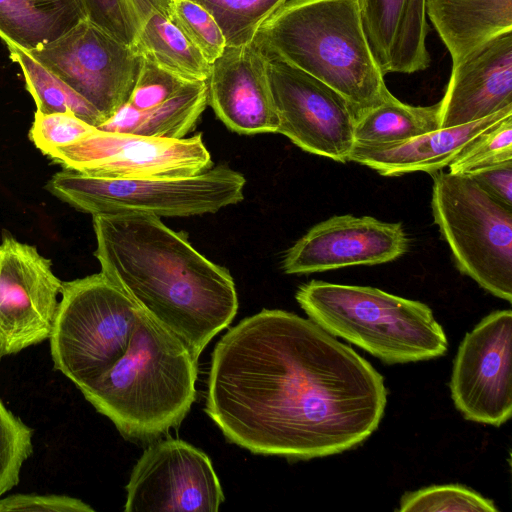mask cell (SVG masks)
Masks as SVG:
<instances>
[{
  "label": "cell",
  "mask_w": 512,
  "mask_h": 512,
  "mask_svg": "<svg viewBox=\"0 0 512 512\" xmlns=\"http://www.w3.org/2000/svg\"><path fill=\"white\" fill-rule=\"evenodd\" d=\"M383 376L311 319L263 309L211 357L205 412L254 454L309 460L355 448L385 412Z\"/></svg>",
  "instance_id": "6da1fadb"
},
{
  "label": "cell",
  "mask_w": 512,
  "mask_h": 512,
  "mask_svg": "<svg viewBox=\"0 0 512 512\" xmlns=\"http://www.w3.org/2000/svg\"><path fill=\"white\" fill-rule=\"evenodd\" d=\"M101 272L198 360L238 310L229 271L149 214L92 215Z\"/></svg>",
  "instance_id": "7a4b0ae2"
},
{
  "label": "cell",
  "mask_w": 512,
  "mask_h": 512,
  "mask_svg": "<svg viewBox=\"0 0 512 512\" xmlns=\"http://www.w3.org/2000/svg\"><path fill=\"white\" fill-rule=\"evenodd\" d=\"M253 42L264 55L337 91L357 116L392 95L368 44L358 0H287Z\"/></svg>",
  "instance_id": "3957f363"
},
{
  "label": "cell",
  "mask_w": 512,
  "mask_h": 512,
  "mask_svg": "<svg viewBox=\"0 0 512 512\" xmlns=\"http://www.w3.org/2000/svg\"><path fill=\"white\" fill-rule=\"evenodd\" d=\"M197 376L198 360L141 310L125 354L80 391L123 437L147 441L181 424L195 400Z\"/></svg>",
  "instance_id": "277c9868"
},
{
  "label": "cell",
  "mask_w": 512,
  "mask_h": 512,
  "mask_svg": "<svg viewBox=\"0 0 512 512\" xmlns=\"http://www.w3.org/2000/svg\"><path fill=\"white\" fill-rule=\"evenodd\" d=\"M295 298L309 319L334 337L388 364L443 356L448 341L426 304L370 286L312 280Z\"/></svg>",
  "instance_id": "5b68a950"
},
{
  "label": "cell",
  "mask_w": 512,
  "mask_h": 512,
  "mask_svg": "<svg viewBox=\"0 0 512 512\" xmlns=\"http://www.w3.org/2000/svg\"><path fill=\"white\" fill-rule=\"evenodd\" d=\"M60 294L50 336L52 360L80 390L125 354L141 309L102 272L62 282Z\"/></svg>",
  "instance_id": "8992f818"
},
{
  "label": "cell",
  "mask_w": 512,
  "mask_h": 512,
  "mask_svg": "<svg viewBox=\"0 0 512 512\" xmlns=\"http://www.w3.org/2000/svg\"><path fill=\"white\" fill-rule=\"evenodd\" d=\"M246 180L226 166L177 178H103L64 170L52 176L48 190L92 215L149 214L186 217L215 213L244 198Z\"/></svg>",
  "instance_id": "52a82bcc"
},
{
  "label": "cell",
  "mask_w": 512,
  "mask_h": 512,
  "mask_svg": "<svg viewBox=\"0 0 512 512\" xmlns=\"http://www.w3.org/2000/svg\"><path fill=\"white\" fill-rule=\"evenodd\" d=\"M433 176L435 224L458 270L492 295L512 300V207L470 176L441 170Z\"/></svg>",
  "instance_id": "ba28073f"
},
{
  "label": "cell",
  "mask_w": 512,
  "mask_h": 512,
  "mask_svg": "<svg viewBox=\"0 0 512 512\" xmlns=\"http://www.w3.org/2000/svg\"><path fill=\"white\" fill-rule=\"evenodd\" d=\"M110 118L128 102L143 56L86 18L57 39L28 52Z\"/></svg>",
  "instance_id": "9c48e42d"
},
{
  "label": "cell",
  "mask_w": 512,
  "mask_h": 512,
  "mask_svg": "<svg viewBox=\"0 0 512 512\" xmlns=\"http://www.w3.org/2000/svg\"><path fill=\"white\" fill-rule=\"evenodd\" d=\"M47 156L66 170L103 178H177L212 168L201 134L169 139L96 128Z\"/></svg>",
  "instance_id": "30bf717a"
},
{
  "label": "cell",
  "mask_w": 512,
  "mask_h": 512,
  "mask_svg": "<svg viewBox=\"0 0 512 512\" xmlns=\"http://www.w3.org/2000/svg\"><path fill=\"white\" fill-rule=\"evenodd\" d=\"M279 117L277 133L302 150L349 162L357 115L337 91L306 72L264 55Z\"/></svg>",
  "instance_id": "8fae6325"
},
{
  "label": "cell",
  "mask_w": 512,
  "mask_h": 512,
  "mask_svg": "<svg viewBox=\"0 0 512 512\" xmlns=\"http://www.w3.org/2000/svg\"><path fill=\"white\" fill-rule=\"evenodd\" d=\"M512 312L494 311L462 340L451 396L465 419L500 426L512 415Z\"/></svg>",
  "instance_id": "7c38bea8"
},
{
  "label": "cell",
  "mask_w": 512,
  "mask_h": 512,
  "mask_svg": "<svg viewBox=\"0 0 512 512\" xmlns=\"http://www.w3.org/2000/svg\"><path fill=\"white\" fill-rule=\"evenodd\" d=\"M126 490V512H216L224 501L207 454L174 438L155 442L143 452Z\"/></svg>",
  "instance_id": "4fadbf2b"
},
{
  "label": "cell",
  "mask_w": 512,
  "mask_h": 512,
  "mask_svg": "<svg viewBox=\"0 0 512 512\" xmlns=\"http://www.w3.org/2000/svg\"><path fill=\"white\" fill-rule=\"evenodd\" d=\"M62 282L33 245L5 235L0 243V354L50 338Z\"/></svg>",
  "instance_id": "5bb4252c"
},
{
  "label": "cell",
  "mask_w": 512,
  "mask_h": 512,
  "mask_svg": "<svg viewBox=\"0 0 512 512\" xmlns=\"http://www.w3.org/2000/svg\"><path fill=\"white\" fill-rule=\"evenodd\" d=\"M401 223L371 216H333L313 226L282 260L286 274H309L394 261L408 249Z\"/></svg>",
  "instance_id": "9a60e30c"
},
{
  "label": "cell",
  "mask_w": 512,
  "mask_h": 512,
  "mask_svg": "<svg viewBox=\"0 0 512 512\" xmlns=\"http://www.w3.org/2000/svg\"><path fill=\"white\" fill-rule=\"evenodd\" d=\"M207 86L208 104L227 128L245 135L277 133L266 58L253 41L226 46L211 63Z\"/></svg>",
  "instance_id": "2e32d148"
},
{
  "label": "cell",
  "mask_w": 512,
  "mask_h": 512,
  "mask_svg": "<svg viewBox=\"0 0 512 512\" xmlns=\"http://www.w3.org/2000/svg\"><path fill=\"white\" fill-rule=\"evenodd\" d=\"M439 103V128L465 125L512 107V32L452 66Z\"/></svg>",
  "instance_id": "e0dca14e"
},
{
  "label": "cell",
  "mask_w": 512,
  "mask_h": 512,
  "mask_svg": "<svg viewBox=\"0 0 512 512\" xmlns=\"http://www.w3.org/2000/svg\"><path fill=\"white\" fill-rule=\"evenodd\" d=\"M358 3L368 44L384 75L411 74L430 66L425 0H358Z\"/></svg>",
  "instance_id": "ac0fdd59"
},
{
  "label": "cell",
  "mask_w": 512,
  "mask_h": 512,
  "mask_svg": "<svg viewBox=\"0 0 512 512\" xmlns=\"http://www.w3.org/2000/svg\"><path fill=\"white\" fill-rule=\"evenodd\" d=\"M510 115L512 107L465 125L440 128L400 142L355 143L349 161L383 176L434 173L448 166L477 136Z\"/></svg>",
  "instance_id": "d6986e66"
},
{
  "label": "cell",
  "mask_w": 512,
  "mask_h": 512,
  "mask_svg": "<svg viewBox=\"0 0 512 512\" xmlns=\"http://www.w3.org/2000/svg\"><path fill=\"white\" fill-rule=\"evenodd\" d=\"M425 12L450 53L452 66L512 32V0H425Z\"/></svg>",
  "instance_id": "ffe728a7"
},
{
  "label": "cell",
  "mask_w": 512,
  "mask_h": 512,
  "mask_svg": "<svg viewBox=\"0 0 512 512\" xmlns=\"http://www.w3.org/2000/svg\"><path fill=\"white\" fill-rule=\"evenodd\" d=\"M208 105L206 82H192L172 98L148 109L122 105L98 129L148 137L180 139L196 125Z\"/></svg>",
  "instance_id": "44dd1931"
},
{
  "label": "cell",
  "mask_w": 512,
  "mask_h": 512,
  "mask_svg": "<svg viewBox=\"0 0 512 512\" xmlns=\"http://www.w3.org/2000/svg\"><path fill=\"white\" fill-rule=\"evenodd\" d=\"M82 19L79 0H0V38L26 52L57 39Z\"/></svg>",
  "instance_id": "7402d4cb"
},
{
  "label": "cell",
  "mask_w": 512,
  "mask_h": 512,
  "mask_svg": "<svg viewBox=\"0 0 512 512\" xmlns=\"http://www.w3.org/2000/svg\"><path fill=\"white\" fill-rule=\"evenodd\" d=\"M134 47L144 59L188 81L206 82L209 78L211 64L165 12L154 11L147 18Z\"/></svg>",
  "instance_id": "603a6c76"
},
{
  "label": "cell",
  "mask_w": 512,
  "mask_h": 512,
  "mask_svg": "<svg viewBox=\"0 0 512 512\" xmlns=\"http://www.w3.org/2000/svg\"><path fill=\"white\" fill-rule=\"evenodd\" d=\"M439 128V103L413 106L393 94L379 105L359 114L355 143L382 144L407 140Z\"/></svg>",
  "instance_id": "cb8c5ba5"
},
{
  "label": "cell",
  "mask_w": 512,
  "mask_h": 512,
  "mask_svg": "<svg viewBox=\"0 0 512 512\" xmlns=\"http://www.w3.org/2000/svg\"><path fill=\"white\" fill-rule=\"evenodd\" d=\"M10 58L19 65L26 88L33 97L37 112L43 114L70 112L87 123L99 127L104 116L86 99L63 82L28 52L6 45Z\"/></svg>",
  "instance_id": "d4e9b609"
},
{
  "label": "cell",
  "mask_w": 512,
  "mask_h": 512,
  "mask_svg": "<svg viewBox=\"0 0 512 512\" xmlns=\"http://www.w3.org/2000/svg\"><path fill=\"white\" fill-rule=\"evenodd\" d=\"M85 18L127 45L154 11L167 13L168 0H79Z\"/></svg>",
  "instance_id": "484cf974"
},
{
  "label": "cell",
  "mask_w": 512,
  "mask_h": 512,
  "mask_svg": "<svg viewBox=\"0 0 512 512\" xmlns=\"http://www.w3.org/2000/svg\"><path fill=\"white\" fill-rule=\"evenodd\" d=\"M214 17L227 46L253 41L260 26L287 0H193Z\"/></svg>",
  "instance_id": "4316f807"
},
{
  "label": "cell",
  "mask_w": 512,
  "mask_h": 512,
  "mask_svg": "<svg viewBox=\"0 0 512 512\" xmlns=\"http://www.w3.org/2000/svg\"><path fill=\"white\" fill-rule=\"evenodd\" d=\"M167 14L210 64L227 46L214 17L197 2L168 0Z\"/></svg>",
  "instance_id": "83f0119b"
},
{
  "label": "cell",
  "mask_w": 512,
  "mask_h": 512,
  "mask_svg": "<svg viewBox=\"0 0 512 512\" xmlns=\"http://www.w3.org/2000/svg\"><path fill=\"white\" fill-rule=\"evenodd\" d=\"M512 161V115L496 123L467 145L448 165L453 174Z\"/></svg>",
  "instance_id": "f1b7e54d"
},
{
  "label": "cell",
  "mask_w": 512,
  "mask_h": 512,
  "mask_svg": "<svg viewBox=\"0 0 512 512\" xmlns=\"http://www.w3.org/2000/svg\"><path fill=\"white\" fill-rule=\"evenodd\" d=\"M399 511H484L495 512L493 501L461 485H435L408 492L400 500Z\"/></svg>",
  "instance_id": "f546056e"
},
{
  "label": "cell",
  "mask_w": 512,
  "mask_h": 512,
  "mask_svg": "<svg viewBox=\"0 0 512 512\" xmlns=\"http://www.w3.org/2000/svg\"><path fill=\"white\" fill-rule=\"evenodd\" d=\"M33 431L0 400V496L19 482L23 463L33 452Z\"/></svg>",
  "instance_id": "4dcf8cb0"
},
{
  "label": "cell",
  "mask_w": 512,
  "mask_h": 512,
  "mask_svg": "<svg viewBox=\"0 0 512 512\" xmlns=\"http://www.w3.org/2000/svg\"><path fill=\"white\" fill-rule=\"evenodd\" d=\"M96 128L70 112L43 114L36 111L29 136L47 155L56 148L76 143Z\"/></svg>",
  "instance_id": "1f68e13d"
},
{
  "label": "cell",
  "mask_w": 512,
  "mask_h": 512,
  "mask_svg": "<svg viewBox=\"0 0 512 512\" xmlns=\"http://www.w3.org/2000/svg\"><path fill=\"white\" fill-rule=\"evenodd\" d=\"M190 83L192 82L143 59L127 103L140 110L152 108L172 98Z\"/></svg>",
  "instance_id": "d6a6232c"
},
{
  "label": "cell",
  "mask_w": 512,
  "mask_h": 512,
  "mask_svg": "<svg viewBox=\"0 0 512 512\" xmlns=\"http://www.w3.org/2000/svg\"><path fill=\"white\" fill-rule=\"evenodd\" d=\"M92 512L94 509L85 502L61 495L17 494L0 498V512Z\"/></svg>",
  "instance_id": "836d02e7"
},
{
  "label": "cell",
  "mask_w": 512,
  "mask_h": 512,
  "mask_svg": "<svg viewBox=\"0 0 512 512\" xmlns=\"http://www.w3.org/2000/svg\"><path fill=\"white\" fill-rule=\"evenodd\" d=\"M467 175L495 199L512 207V161L485 167Z\"/></svg>",
  "instance_id": "e575fe53"
}]
</instances>
